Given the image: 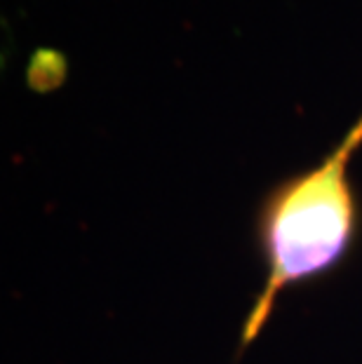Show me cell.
<instances>
[{"label":"cell","mask_w":362,"mask_h":364,"mask_svg":"<svg viewBox=\"0 0 362 364\" xmlns=\"http://www.w3.org/2000/svg\"><path fill=\"white\" fill-rule=\"evenodd\" d=\"M362 146V115L318 165L284 176L266 193L257 237L266 277L243 324L240 350L261 334L280 294L320 280L351 257L362 228V207L351 162Z\"/></svg>","instance_id":"obj_1"}]
</instances>
